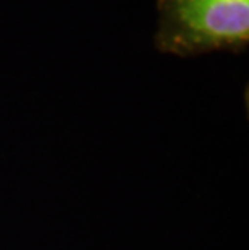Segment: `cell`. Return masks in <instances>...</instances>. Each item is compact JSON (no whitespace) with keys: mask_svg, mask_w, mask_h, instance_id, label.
<instances>
[{"mask_svg":"<svg viewBox=\"0 0 249 250\" xmlns=\"http://www.w3.org/2000/svg\"><path fill=\"white\" fill-rule=\"evenodd\" d=\"M156 45L163 54H240L249 44V0H157Z\"/></svg>","mask_w":249,"mask_h":250,"instance_id":"6da1fadb","label":"cell"}]
</instances>
